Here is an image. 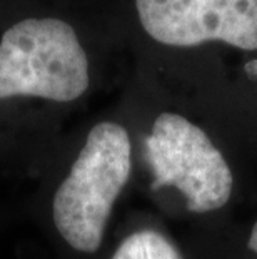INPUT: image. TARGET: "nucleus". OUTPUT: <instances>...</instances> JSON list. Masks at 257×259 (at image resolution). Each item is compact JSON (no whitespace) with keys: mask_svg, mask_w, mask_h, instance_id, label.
<instances>
[{"mask_svg":"<svg viewBox=\"0 0 257 259\" xmlns=\"http://www.w3.org/2000/svg\"><path fill=\"white\" fill-rule=\"evenodd\" d=\"M130 170L129 132L117 122L95 124L52 199L56 229L72 249L92 254L100 247Z\"/></svg>","mask_w":257,"mask_h":259,"instance_id":"obj_1","label":"nucleus"},{"mask_svg":"<svg viewBox=\"0 0 257 259\" xmlns=\"http://www.w3.org/2000/svg\"><path fill=\"white\" fill-rule=\"evenodd\" d=\"M152 189L176 187L190 212H212L232 196L229 162L199 125L174 112H162L145 137Z\"/></svg>","mask_w":257,"mask_h":259,"instance_id":"obj_3","label":"nucleus"},{"mask_svg":"<svg viewBox=\"0 0 257 259\" xmlns=\"http://www.w3.org/2000/svg\"><path fill=\"white\" fill-rule=\"evenodd\" d=\"M112 259H184L176 246L157 231H137L127 236Z\"/></svg>","mask_w":257,"mask_h":259,"instance_id":"obj_5","label":"nucleus"},{"mask_svg":"<svg viewBox=\"0 0 257 259\" xmlns=\"http://www.w3.org/2000/svg\"><path fill=\"white\" fill-rule=\"evenodd\" d=\"M144 30L172 47L219 40L257 51V0H135Z\"/></svg>","mask_w":257,"mask_h":259,"instance_id":"obj_4","label":"nucleus"},{"mask_svg":"<svg viewBox=\"0 0 257 259\" xmlns=\"http://www.w3.org/2000/svg\"><path fill=\"white\" fill-rule=\"evenodd\" d=\"M245 72L250 77V79H257V60L245 64Z\"/></svg>","mask_w":257,"mask_h":259,"instance_id":"obj_7","label":"nucleus"},{"mask_svg":"<svg viewBox=\"0 0 257 259\" xmlns=\"http://www.w3.org/2000/svg\"><path fill=\"white\" fill-rule=\"evenodd\" d=\"M89 84V59L67 22L24 19L0 38V101L25 96L72 102Z\"/></svg>","mask_w":257,"mask_h":259,"instance_id":"obj_2","label":"nucleus"},{"mask_svg":"<svg viewBox=\"0 0 257 259\" xmlns=\"http://www.w3.org/2000/svg\"><path fill=\"white\" fill-rule=\"evenodd\" d=\"M247 247L252 252L257 254V221L254 223L252 229H250V234H249V241H247Z\"/></svg>","mask_w":257,"mask_h":259,"instance_id":"obj_6","label":"nucleus"}]
</instances>
